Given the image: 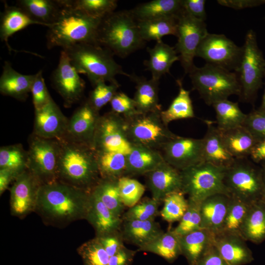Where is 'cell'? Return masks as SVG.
<instances>
[{
	"label": "cell",
	"instance_id": "1",
	"mask_svg": "<svg viewBox=\"0 0 265 265\" xmlns=\"http://www.w3.org/2000/svg\"><path fill=\"white\" fill-rule=\"evenodd\" d=\"M90 192L59 181L42 185L35 212L45 224L65 227L74 221L86 219Z\"/></svg>",
	"mask_w": 265,
	"mask_h": 265
},
{
	"label": "cell",
	"instance_id": "2",
	"mask_svg": "<svg viewBox=\"0 0 265 265\" xmlns=\"http://www.w3.org/2000/svg\"><path fill=\"white\" fill-rule=\"evenodd\" d=\"M57 140V181L91 192L101 179L94 150L89 145L63 137Z\"/></svg>",
	"mask_w": 265,
	"mask_h": 265
},
{
	"label": "cell",
	"instance_id": "3",
	"mask_svg": "<svg viewBox=\"0 0 265 265\" xmlns=\"http://www.w3.org/2000/svg\"><path fill=\"white\" fill-rule=\"evenodd\" d=\"M61 8L55 22L48 28L47 46L62 49L79 44L97 45L102 19L92 17L73 7L69 0H59Z\"/></svg>",
	"mask_w": 265,
	"mask_h": 265
},
{
	"label": "cell",
	"instance_id": "4",
	"mask_svg": "<svg viewBox=\"0 0 265 265\" xmlns=\"http://www.w3.org/2000/svg\"><path fill=\"white\" fill-rule=\"evenodd\" d=\"M136 20L131 10L113 12L102 19L97 45L113 55L125 57L144 45Z\"/></svg>",
	"mask_w": 265,
	"mask_h": 265
},
{
	"label": "cell",
	"instance_id": "5",
	"mask_svg": "<svg viewBox=\"0 0 265 265\" xmlns=\"http://www.w3.org/2000/svg\"><path fill=\"white\" fill-rule=\"evenodd\" d=\"M63 50L77 72L86 75L93 86L100 81L118 83L116 75H130L123 71L110 51L98 45L79 44Z\"/></svg>",
	"mask_w": 265,
	"mask_h": 265
},
{
	"label": "cell",
	"instance_id": "6",
	"mask_svg": "<svg viewBox=\"0 0 265 265\" xmlns=\"http://www.w3.org/2000/svg\"><path fill=\"white\" fill-rule=\"evenodd\" d=\"M188 74L193 89L209 106L231 95H240V85L235 72L206 63L201 67L195 66Z\"/></svg>",
	"mask_w": 265,
	"mask_h": 265
},
{
	"label": "cell",
	"instance_id": "7",
	"mask_svg": "<svg viewBox=\"0 0 265 265\" xmlns=\"http://www.w3.org/2000/svg\"><path fill=\"white\" fill-rule=\"evenodd\" d=\"M224 181L230 196L251 205L265 200L260 166L248 158L235 159L225 170Z\"/></svg>",
	"mask_w": 265,
	"mask_h": 265
},
{
	"label": "cell",
	"instance_id": "8",
	"mask_svg": "<svg viewBox=\"0 0 265 265\" xmlns=\"http://www.w3.org/2000/svg\"><path fill=\"white\" fill-rule=\"evenodd\" d=\"M161 111L137 112L123 117L126 136L132 145H141L160 151L167 142L177 136L162 121Z\"/></svg>",
	"mask_w": 265,
	"mask_h": 265
},
{
	"label": "cell",
	"instance_id": "9",
	"mask_svg": "<svg viewBox=\"0 0 265 265\" xmlns=\"http://www.w3.org/2000/svg\"><path fill=\"white\" fill-rule=\"evenodd\" d=\"M226 169L203 161L180 171L181 190L188 198L200 202L215 194L230 196L224 181Z\"/></svg>",
	"mask_w": 265,
	"mask_h": 265
},
{
	"label": "cell",
	"instance_id": "10",
	"mask_svg": "<svg viewBox=\"0 0 265 265\" xmlns=\"http://www.w3.org/2000/svg\"><path fill=\"white\" fill-rule=\"evenodd\" d=\"M242 48L241 60L235 72L241 87L239 96L244 101L252 102L262 85L265 73V59L252 29L247 31Z\"/></svg>",
	"mask_w": 265,
	"mask_h": 265
},
{
	"label": "cell",
	"instance_id": "11",
	"mask_svg": "<svg viewBox=\"0 0 265 265\" xmlns=\"http://www.w3.org/2000/svg\"><path fill=\"white\" fill-rule=\"evenodd\" d=\"M29 171L41 185L57 181L59 145L57 139H46L32 133L29 139Z\"/></svg>",
	"mask_w": 265,
	"mask_h": 265
},
{
	"label": "cell",
	"instance_id": "12",
	"mask_svg": "<svg viewBox=\"0 0 265 265\" xmlns=\"http://www.w3.org/2000/svg\"><path fill=\"white\" fill-rule=\"evenodd\" d=\"M208 33L205 21L183 10L178 17V41L175 49L180 54L179 61L185 73L188 74L195 66L193 59L197 49Z\"/></svg>",
	"mask_w": 265,
	"mask_h": 265
},
{
	"label": "cell",
	"instance_id": "13",
	"mask_svg": "<svg viewBox=\"0 0 265 265\" xmlns=\"http://www.w3.org/2000/svg\"><path fill=\"white\" fill-rule=\"evenodd\" d=\"M242 53V47L237 46L225 35L208 33L200 44L196 56L203 58L207 63L235 72Z\"/></svg>",
	"mask_w": 265,
	"mask_h": 265
},
{
	"label": "cell",
	"instance_id": "14",
	"mask_svg": "<svg viewBox=\"0 0 265 265\" xmlns=\"http://www.w3.org/2000/svg\"><path fill=\"white\" fill-rule=\"evenodd\" d=\"M132 146L126 136L123 116L112 111L100 115L92 144L95 152H118L127 155Z\"/></svg>",
	"mask_w": 265,
	"mask_h": 265
},
{
	"label": "cell",
	"instance_id": "15",
	"mask_svg": "<svg viewBox=\"0 0 265 265\" xmlns=\"http://www.w3.org/2000/svg\"><path fill=\"white\" fill-rule=\"evenodd\" d=\"M79 74L66 53L62 50L57 67L53 71L52 78L54 87L67 107L79 102L83 96L85 83Z\"/></svg>",
	"mask_w": 265,
	"mask_h": 265
},
{
	"label": "cell",
	"instance_id": "16",
	"mask_svg": "<svg viewBox=\"0 0 265 265\" xmlns=\"http://www.w3.org/2000/svg\"><path fill=\"white\" fill-rule=\"evenodd\" d=\"M165 161L182 171L203 161L202 139L177 135L160 150Z\"/></svg>",
	"mask_w": 265,
	"mask_h": 265
},
{
	"label": "cell",
	"instance_id": "17",
	"mask_svg": "<svg viewBox=\"0 0 265 265\" xmlns=\"http://www.w3.org/2000/svg\"><path fill=\"white\" fill-rule=\"evenodd\" d=\"M41 184L28 169L20 174L10 189V206L12 215L20 218L35 212Z\"/></svg>",
	"mask_w": 265,
	"mask_h": 265
},
{
	"label": "cell",
	"instance_id": "18",
	"mask_svg": "<svg viewBox=\"0 0 265 265\" xmlns=\"http://www.w3.org/2000/svg\"><path fill=\"white\" fill-rule=\"evenodd\" d=\"M100 116L99 111L86 101L76 109L69 120L66 132L62 137L92 147Z\"/></svg>",
	"mask_w": 265,
	"mask_h": 265
},
{
	"label": "cell",
	"instance_id": "19",
	"mask_svg": "<svg viewBox=\"0 0 265 265\" xmlns=\"http://www.w3.org/2000/svg\"><path fill=\"white\" fill-rule=\"evenodd\" d=\"M69 120L53 99L40 108L35 109L34 134L46 139L64 136Z\"/></svg>",
	"mask_w": 265,
	"mask_h": 265
},
{
	"label": "cell",
	"instance_id": "20",
	"mask_svg": "<svg viewBox=\"0 0 265 265\" xmlns=\"http://www.w3.org/2000/svg\"><path fill=\"white\" fill-rule=\"evenodd\" d=\"M145 175L152 198L160 203L168 195L182 191L180 171L165 161Z\"/></svg>",
	"mask_w": 265,
	"mask_h": 265
},
{
	"label": "cell",
	"instance_id": "21",
	"mask_svg": "<svg viewBox=\"0 0 265 265\" xmlns=\"http://www.w3.org/2000/svg\"><path fill=\"white\" fill-rule=\"evenodd\" d=\"M246 240L238 235L221 232L214 234L213 244L228 265H245L254 258Z\"/></svg>",
	"mask_w": 265,
	"mask_h": 265
},
{
	"label": "cell",
	"instance_id": "22",
	"mask_svg": "<svg viewBox=\"0 0 265 265\" xmlns=\"http://www.w3.org/2000/svg\"><path fill=\"white\" fill-rule=\"evenodd\" d=\"M207 129L202 139L203 161L227 168L235 159L229 153L222 140L220 132L212 121H205Z\"/></svg>",
	"mask_w": 265,
	"mask_h": 265
},
{
	"label": "cell",
	"instance_id": "23",
	"mask_svg": "<svg viewBox=\"0 0 265 265\" xmlns=\"http://www.w3.org/2000/svg\"><path fill=\"white\" fill-rule=\"evenodd\" d=\"M93 227L95 237L121 231L123 219L111 212L93 192L85 219Z\"/></svg>",
	"mask_w": 265,
	"mask_h": 265
},
{
	"label": "cell",
	"instance_id": "24",
	"mask_svg": "<svg viewBox=\"0 0 265 265\" xmlns=\"http://www.w3.org/2000/svg\"><path fill=\"white\" fill-rule=\"evenodd\" d=\"M230 196L215 194L208 197L201 203V228L214 234L219 233L222 229L230 202Z\"/></svg>",
	"mask_w": 265,
	"mask_h": 265
},
{
	"label": "cell",
	"instance_id": "25",
	"mask_svg": "<svg viewBox=\"0 0 265 265\" xmlns=\"http://www.w3.org/2000/svg\"><path fill=\"white\" fill-rule=\"evenodd\" d=\"M164 161L159 151L132 144L130 152L126 155L125 176L146 175Z\"/></svg>",
	"mask_w": 265,
	"mask_h": 265
},
{
	"label": "cell",
	"instance_id": "26",
	"mask_svg": "<svg viewBox=\"0 0 265 265\" xmlns=\"http://www.w3.org/2000/svg\"><path fill=\"white\" fill-rule=\"evenodd\" d=\"M34 75H23L5 61L0 78V92L1 94L19 101H25L30 92Z\"/></svg>",
	"mask_w": 265,
	"mask_h": 265
},
{
	"label": "cell",
	"instance_id": "27",
	"mask_svg": "<svg viewBox=\"0 0 265 265\" xmlns=\"http://www.w3.org/2000/svg\"><path fill=\"white\" fill-rule=\"evenodd\" d=\"M121 232L125 242L139 248L154 240L164 231L154 219L123 220Z\"/></svg>",
	"mask_w": 265,
	"mask_h": 265
},
{
	"label": "cell",
	"instance_id": "28",
	"mask_svg": "<svg viewBox=\"0 0 265 265\" xmlns=\"http://www.w3.org/2000/svg\"><path fill=\"white\" fill-rule=\"evenodd\" d=\"M182 252L188 265H195L207 249L213 243L214 234L200 229L179 236Z\"/></svg>",
	"mask_w": 265,
	"mask_h": 265
},
{
	"label": "cell",
	"instance_id": "29",
	"mask_svg": "<svg viewBox=\"0 0 265 265\" xmlns=\"http://www.w3.org/2000/svg\"><path fill=\"white\" fill-rule=\"evenodd\" d=\"M149 58L144 62L147 70L152 74V78L159 80L161 77L169 73L172 64L179 60L175 49L163 43L157 42L153 48H147Z\"/></svg>",
	"mask_w": 265,
	"mask_h": 265
},
{
	"label": "cell",
	"instance_id": "30",
	"mask_svg": "<svg viewBox=\"0 0 265 265\" xmlns=\"http://www.w3.org/2000/svg\"><path fill=\"white\" fill-rule=\"evenodd\" d=\"M129 78L136 84L133 100L138 112L147 113L161 111L159 103V80L152 78L147 80L134 74Z\"/></svg>",
	"mask_w": 265,
	"mask_h": 265
},
{
	"label": "cell",
	"instance_id": "31",
	"mask_svg": "<svg viewBox=\"0 0 265 265\" xmlns=\"http://www.w3.org/2000/svg\"><path fill=\"white\" fill-rule=\"evenodd\" d=\"M4 3V10L0 16V38L2 42H5L9 52H18L11 48L8 43V38L30 25L40 24L32 19L18 6H9L6 2Z\"/></svg>",
	"mask_w": 265,
	"mask_h": 265
},
{
	"label": "cell",
	"instance_id": "32",
	"mask_svg": "<svg viewBox=\"0 0 265 265\" xmlns=\"http://www.w3.org/2000/svg\"><path fill=\"white\" fill-rule=\"evenodd\" d=\"M219 131L226 149L234 158H246L250 156L257 142L243 126Z\"/></svg>",
	"mask_w": 265,
	"mask_h": 265
},
{
	"label": "cell",
	"instance_id": "33",
	"mask_svg": "<svg viewBox=\"0 0 265 265\" xmlns=\"http://www.w3.org/2000/svg\"><path fill=\"white\" fill-rule=\"evenodd\" d=\"M182 0H154L139 4L132 10L137 21L179 16L183 11Z\"/></svg>",
	"mask_w": 265,
	"mask_h": 265
},
{
	"label": "cell",
	"instance_id": "34",
	"mask_svg": "<svg viewBox=\"0 0 265 265\" xmlns=\"http://www.w3.org/2000/svg\"><path fill=\"white\" fill-rule=\"evenodd\" d=\"M246 240L260 244L265 240V200L251 205L241 228Z\"/></svg>",
	"mask_w": 265,
	"mask_h": 265
},
{
	"label": "cell",
	"instance_id": "35",
	"mask_svg": "<svg viewBox=\"0 0 265 265\" xmlns=\"http://www.w3.org/2000/svg\"><path fill=\"white\" fill-rule=\"evenodd\" d=\"M17 3L32 19L48 27L56 20L61 6L59 0H19Z\"/></svg>",
	"mask_w": 265,
	"mask_h": 265
},
{
	"label": "cell",
	"instance_id": "36",
	"mask_svg": "<svg viewBox=\"0 0 265 265\" xmlns=\"http://www.w3.org/2000/svg\"><path fill=\"white\" fill-rule=\"evenodd\" d=\"M137 251L155 254L169 263H173L182 255L179 237L170 229L149 243L138 248Z\"/></svg>",
	"mask_w": 265,
	"mask_h": 265
},
{
	"label": "cell",
	"instance_id": "37",
	"mask_svg": "<svg viewBox=\"0 0 265 265\" xmlns=\"http://www.w3.org/2000/svg\"><path fill=\"white\" fill-rule=\"evenodd\" d=\"M179 16H168L151 20L137 21L139 33L144 41L161 40L168 35L176 36L178 33Z\"/></svg>",
	"mask_w": 265,
	"mask_h": 265
},
{
	"label": "cell",
	"instance_id": "38",
	"mask_svg": "<svg viewBox=\"0 0 265 265\" xmlns=\"http://www.w3.org/2000/svg\"><path fill=\"white\" fill-rule=\"evenodd\" d=\"M176 82L179 86L177 96L167 109L160 112L161 118L167 126L174 120L195 117L190 92L184 88L181 80H177Z\"/></svg>",
	"mask_w": 265,
	"mask_h": 265
},
{
	"label": "cell",
	"instance_id": "39",
	"mask_svg": "<svg viewBox=\"0 0 265 265\" xmlns=\"http://www.w3.org/2000/svg\"><path fill=\"white\" fill-rule=\"evenodd\" d=\"M95 154L101 179L118 180L125 176L127 166L126 155L112 152H95Z\"/></svg>",
	"mask_w": 265,
	"mask_h": 265
},
{
	"label": "cell",
	"instance_id": "40",
	"mask_svg": "<svg viewBox=\"0 0 265 265\" xmlns=\"http://www.w3.org/2000/svg\"><path fill=\"white\" fill-rule=\"evenodd\" d=\"M216 126L220 130H227L242 125L246 114L240 109L238 104L223 100L214 103Z\"/></svg>",
	"mask_w": 265,
	"mask_h": 265
},
{
	"label": "cell",
	"instance_id": "41",
	"mask_svg": "<svg viewBox=\"0 0 265 265\" xmlns=\"http://www.w3.org/2000/svg\"><path fill=\"white\" fill-rule=\"evenodd\" d=\"M114 214L121 217L126 207L123 204L118 186V180L100 179L91 191Z\"/></svg>",
	"mask_w": 265,
	"mask_h": 265
},
{
	"label": "cell",
	"instance_id": "42",
	"mask_svg": "<svg viewBox=\"0 0 265 265\" xmlns=\"http://www.w3.org/2000/svg\"><path fill=\"white\" fill-rule=\"evenodd\" d=\"M28 168V152L21 144L0 147V169H8L20 174Z\"/></svg>",
	"mask_w": 265,
	"mask_h": 265
},
{
	"label": "cell",
	"instance_id": "43",
	"mask_svg": "<svg viewBox=\"0 0 265 265\" xmlns=\"http://www.w3.org/2000/svg\"><path fill=\"white\" fill-rule=\"evenodd\" d=\"M230 198L228 210L219 233L241 236V228L251 205L234 197Z\"/></svg>",
	"mask_w": 265,
	"mask_h": 265
},
{
	"label": "cell",
	"instance_id": "44",
	"mask_svg": "<svg viewBox=\"0 0 265 265\" xmlns=\"http://www.w3.org/2000/svg\"><path fill=\"white\" fill-rule=\"evenodd\" d=\"M163 206L159 211L163 220L172 223L180 221L187 209L188 203L182 191L168 195L163 200Z\"/></svg>",
	"mask_w": 265,
	"mask_h": 265
},
{
	"label": "cell",
	"instance_id": "45",
	"mask_svg": "<svg viewBox=\"0 0 265 265\" xmlns=\"http://www.w3.org/2000/svg\"><path fill=\"white\" fill-rule=\"evenodd\" d=\"M77 251L83 265H108L109 256L96 237L82 243Z\"/></svg>",
	"mask_w": 265,
	"mask_h": 265
},
{
	"label": "cell",
	"instance_id": "46",
	"mask_svg": "<svg viewBox=\"0 0 265 265\" xmlns=\"http://www.w3.org/2000/svg\"><path fill=\"white\" fill-rule=\"evenodd\" d=\"M69 2L75 8L99 19L114 12L117 6L115 0H69Z\"/></svg>",
	"mask_w": 265,
	"mask_h": 265
},
{
	"label": "cell",
	"instance_id": "47",
	"mask_svg": "<svg viewBox=\"0 0 265 265\" xmlns=\"http://www.w3.org/2000/svg\"><path fill=\"white\" fill-rule=\"evenodd\" d=\"M160 203L153 198H145L129 208L122 216L123 220H149L155 219L159 215V206Z\"/></svg>",
	"mask_w": 265,
	"mask_h": 265
},
{
	"label": "cell",
	"instance_id": "48",
	"mask_svg": "<svg viewBox=\"0 0 265 265\" xmlns=\"http://www.w3.org/2000/svg\"><path fill=\"white\" fill-rule=\"evenodd\" d=\"M118 186L122 201L124 206L129 208L139 202L145 190L143 185L128 176L119 178Z\"/></svg>",
	"mask_w": 265,
	"mask_h": 265
},
{
	"label": "cell",
	"instance_id": "49",
	"mask_svg": "<svg viewBox=\"0 0 265 265\" xmlns=\"http://www.w3.org/2000/svg\"><path fill=\"white\" fill-rule=\"evenodd\" d=\"M188 206L187 210L173 231L179 236L202 229L200 212L201 203L187 199Z\"/></svg>",
	"mask_w": 265,
	"mask_h": 265
},
{
	"label": "cell",
	"instance_id": "50",
	"mask_svg": "<svg viewBox=\"0 0 265 265\" xmlns=\"http://www.w3.org/2000/svg\"><path fill=\"white\" fill-rule=\"evenodd\" d=\"M120 86L119 83H109L100 81L94 87L87 100L96 110H99L108 103H110L113 96L117 92Z\"/></svg>",
	"mask_w": 265,
	"mask_h": 265
},
{
	"label": "cell",
	"instance_id": "51",
	"mask_svg": "<svg viewBox=\"0 0 265 265\" xmlns=\"http://www.w3.org/2000/svg\"><path fill=\"white\" fill-rule=\"evenodd\" d=\"M242 126L257 142L265 140V111L258 109L246 114Z\"/></svg>",
	"mask_w": 265,
	"mask_h": 265
},
{
	"label": "cell",
	"instance_id": "52",
	"mask_svg": "<svg viewBox=\"0 0 265 265\" xmlns=\"http://www.w3.org/2000/svg\"><path fill=\"white\" fill-rule=\"evenodd\" d=\"M30 92L35 109L43 107L52 99L47 89L41 70L35 74Z\"/></svg>",
	"mask_w": 265,
	"mask_h": 265
},
{
	"label": "cell",
	"instance_id": "53",
	"mask_svg": "<svg viewBox=\"0 0 265 265\" xmlns=\"http://www.w3.org/2000/svg\"><path fill=\"white\" fill-rule=\"evenodd\" d=\"M111 111L125 117L137 113L133 99L122 92H117L110 102Z\"/></svg>",
	"mask_w": 265,
	"mask_h": 265
},
{
	"label": "cell",
	"instance_id": "54",
	"mask_svg": "<svg viewBox=\"0 0 265 265\" xmlns=\"http://www.w3.org/2000/svg\"><path fill=\"white\" fill-rule=\"evenodd\" d=\"M96 237L110 257L124 247V240L121 231Z\"/></svg>",
	"mask_w": 265,
	"mask_h": 265
},
{
	"label": "cell",
	"instance_id": "55",
	"mask_svg": "<svg viewBox=\"0 0 265 265\" xmlns=\"http://www.w3.org/2000/svg\"><path fill=\"white\" fill-rule=\"evenodd\" d=\"M205 0H182L183 10L187 14L201 20L206 19Z\"/></svg>",
	"mask_w": 265,
	"mask_h": 265
},
{
	"label": "cell",
	"instance_id": "56",
	"mask_svg": "<svg viewBox=\"0 0 265 265\" xmlns=\"http://www.w3.org/2000/svg\"><path fill=\"white\" fill-rule=\"evenodd\" d=\"M195 265H228L213 243L204 252Z\"/></svg>",
	"mask_w": 265,
	"mask_h": 265
},
{
	"label": "cell",
	"instance_id": "57",
	"mask_svg": "<svg viewBox=\"0 0 265 265\" xmlns=\"http://www.w3.org/2000/svg\"><path fill=\"white\" fill-rule=\"evenodd\" d=\"M137 252L125 246L109 257L108 265H131Z\"/></svg>",
	"mask_w": 265,
	"mask_h": 265
},
{
	"label": "cell",
	"instance_id": "58",
	"mask_svg": "<svg viewBox=\"0 0 265 265\" xmlns=\"http://www.w3.org/2000/svg\"><path fill=\"white\" fill-rule=\"evenodd\" d=\"M218 4L236 10L256 7L265 3V0H218Z\"/></svg>",
	"mask_w": 265,
	"mask_h": 265
},
{
	"label": "cell",
	"instance_id": "59",
	"mask_svg": "<svg viewBox=\"0 0 265 265\" xmlns=\"http://www.w3.org/2000/svg\"><path fill=\"white\" fill-rule=\"evenodd\" d=\"M18 173L8 169H0V194L6 190L9 185L13 183L19 175Z\"/></svg>",
	"mask_w": 265,
	"mask_h": 265
},
{
	"label": "cell",
	"instance_id": "60",
	"mask_svg": "<svg viewBox=\"0 0 265 265\" xmlns=\"http://www.w3.org/2000/svg\"><path fill=\"white\" fill-rule=\"evenodd\" d=\"M249 157L255 163L260 164L265 161V140L256 143Z\"/></svg>",
	"mask_w": 265,
	"mask_h": 265
},
{
	"label": "cell",
	"instance_id": "61",
	"mask_svg": "<svg viewBox=\"0 0 265 265\" xmlns=\"http://www.w3.org/2000/svg\"><path fill=\"white\" fill-rule=\"evenodd\" d=\"M260 166L262 171V177L265 188V161L260 163Z\"/></svg>",
	"mask_w": 265,
	"mask_h": 265
},
{
	"label": "cell",
	"instance_id": "62",
	"mask_svg": "<svg viewBox=\"0 0 265 265\" xmlns=\"http://www.w3.org/2000/svg\"><path fill=\"white\" fill-rule=\"evenodd\" d=\"M264 78L265 79V73ZM259 109L265 111V87L264 93L263 96L262 103Z\"/></svg>",
	"mask_w": 265,
	"mask_h": 265
},
{
	"label": "cell",
	"instance_id": "63",
	"mask_svg": "<svg viewBox=\"0 0 265 265\" xmlns=\"http://www.w3.org/2000/svg\"></svg>",
	"mask_w": 265,
	"mask_h": 265
}]
</instances>
